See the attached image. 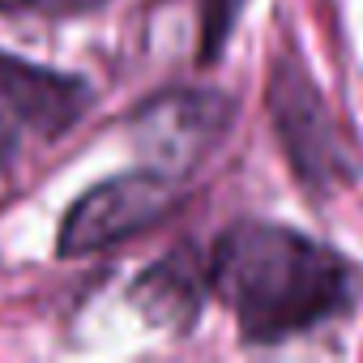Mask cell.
<instances>
[{"label": "cell", "mask_w": 363, "mask_h": 363, "mask_svg": "<svg viewBox=\"0 0 363 363\" xmlns=\"http://www.w3.org/2000/svg\"><path fill=\"white\" fill-rule=\"evenodd\" d=\"M206 274L248 342H286L342 316L354 299V274L333 248L274 223L223 231Z\"/></svg>", "instance_id": "obj_1"}, {"label": "cell", "mask_w": 363, "mask_h": 363, "mask_svg": "<svg viewBox=\"0 0 363 363\" xmlns=\"http://www.w3.org/2000/svg\"><path fill=\"white\" fill-rule=\"evenodd\" d=\"M184 206V184L179 175H167L158 167L150 171H124L94 184L60 223L56 248L65 257H86L99 248H111L137 231H150L154 223L171 218Z\"/></svg>", "instance_id": "obj_2"}, {"label": "cell", "mask_w": 363, "mask_h": 363, "mask_svg": "<svg viewBox=\"0 0 363 363\" xmlns=\"http://www.w3.org/2000/svg\"><path fill=\"white\" fill-rule=\"evenodd\" d=\"M269 116L295 175L312 193H329L333 184L350 179V154L342 145V133L316 82L295 56H282L269 73Z\"/></svg>", "instance_id": "obj_3"}, {"label": "cell", "mask_w": 363, "mask_h": 363, "mask_svg": "<svg viewBox=\"0 0 363 363\" xmlns=\"http://www.w3.org/2000/svg\"><path fill=\"white\" fill-rule=\"evenodd\" d=\"M231 116L235 103L218 90H167L137 107L133 141L150 167L184 175L227 137Z\"/></svg>", "instance_id": "obj_4"}, {"label": "cell", "mask_w": 363, "mask_h": 363, "mask_svg": "<svg viewBox=\"0 0 363 363\" xmlns=\"http://www.w3.org/2000/svg\"><path fill=\"white\" fill-rule=\"evenodd\" d=\"M90 107V86L82 77L26 65L0 52V162L13 158L22 137H60Z\"/></svg>", "instance_id": "obj_5"}, {"label": "cell", "mask_w": 363, "mask_h": 363, "mask_svg": "<svg viewBox=\"0 0 363 363\" xmlns=\"http://www.w3.org/2000/svg\"><path fill=\"white\" fill-rule=\"evenodd\" d=\"M206 286H210V274H206V261H197V252L184 244L167 252L158 265H150L128 299L133 308L154 325V329H167V333H189L201 316V303H206Z\"/></svg>", "instance_id": "obj_6"}, {"label": "cell", "mask_w": 363, "mask_h": 363, "mask_svg": "<svg viewBox=\"0 0 363 363\" xmlns=\"http://www.w3.org/2000/svg\"><path fill=\"white\" fill-rule=\"evenodd\" d=\"M244 9V0H201V43H197V60L214 65L235 30V18Z\"/></svg>", "instance_id": "obj_7"}, {"label": "cell", "mask_w": 363, "mask_h": 363, "mask_svg": "<svg viewBox=\"0 0 363 363\" xmlns=\"http://www.w3.org/2000/svg\"><path fill=\"white\" fill-rule=\"evenodd\" d=\"M99 0H0V13L9 18H69V13H86Z\"/></svg>", "instance_id": "obj_8"}]
</instances>
